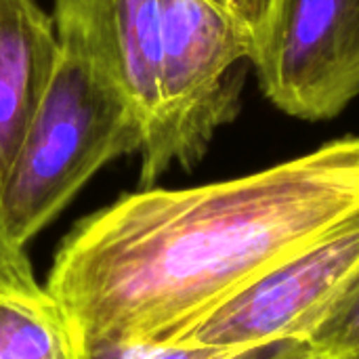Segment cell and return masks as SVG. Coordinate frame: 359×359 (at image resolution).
Instances as JSON below:
<instances>
[{"instance_id":"6da1fadb","label":"cell","mask_w":359,"mask_h":359,"mask_svg":"<svg viewBox=\"0 0 359 359\" xmlns=\"http://www.w3.org/2000/svg\"><path fill=\"white\" fill-rule=\"evenodd\" d=\"M359 212V135L269 168L141 187L80 219L46 286L74 347L181 343L276 263Z\"/></svg>"},{"instance_id":"7a4b0ae2","label":"cell","mask_w":359,"mask_h":359,"mask_svg":"<svg viewBox=\"0 0 359 359\" xmlns=\"http://www.w3.org/2000/svg\"><path fill=\"white\" fill-rule=\"evenodd\" d=\"M145 126L126 97L61 44L48 93L0 185V225L27 246L116 158L141 154Z\"/></svg>"},{"instance_id":"3957f363","label":"cell","mask_w":359,"mask_h":359,"mask_svg":"<svg viewBox=\"0 0 359 359\" xmlns=\"http://www.w3.org/2000/svg\"><path fill=\"white\" fill-rule=\"evenodd\" d=\"M160 120L141 149V187L179 164L196 166L217 130L242 109L246 67L255 40L208 0H160Z\"/></svg>"},{"instance_id":"277c9868","label":"cell","mask_w":359,"mask_h":359,"mask_svg":"<svg viewBox=\"0 0 359 359\" xmlns=\"http://www.w3.org/2000/svg\"><path fill=\"white\" fill-rule=\"evenodd\" d=\"M359 273V212L240 288L181 343L252 349L309 341Z\"/></svg>"},{"instance_id":"5b68a950","label":"cell","mask_w":359,"mask_h":359,"mask_svg":"<svg viewBox=\"0 0 359 359\" xmlns=\"http://www.w3.org/2000/svg\"><path fill=\"white\" fill-rule=\"evenodd\" d=\"M250 63L284 114L337 118L359 95V0H276Z\"/></svg>"},{"instance_id":"8992f818","label":"cell","mask_w":359,"mask_h":359,"mask_svg":"<svg viewBox=\"0 0 359 359\" xmlns=\"http://www.w3.org/2000/svg\"><path fill=\"white\" fill-rule=\"evenodd\" d=\"M61 44L82 53L126 97L145 126H158L162 4L160 0H55Z\"/></svg>"},{"instance_id":"52a82bcc","label":"cell","mask_w":359,"mask_h":359,"mask_svg":"<svg viewBox=\"0 0 359 359\" xmlns=\"http://www.w3.org/2000/svg\"><path fill=\"white\" fill-rule=\"evenodd\" d=\"M61 40L36 0H0V185L53 82Z\"/></svg>"},{"instance_id":"ba28073f","label":"cell","mask_w":359,"mask_h":359,"mask_svg":"<svg viewBox=\"0 0 359 359\" xmlns=\"http://www.w3.org/2000/svg\"><path fill=\"white\" fill-rule=\"evenodd\" d=\"M0 359H76L61 303L0 225Z\"/></svg>"},{"instance_id":"9c48e42d","label":"cell","mask_w":359,"mask_h":359,"mask_svg":"<svg viewBox=\"0 0 359 359\" xmlns=\"http://www.w3.org/2000/svg\"><path fill=\"white\" fill-rule=\"evenodd\" d=\"M76 359H320L307 341H280L252 349H215L187 343H137L78 349Z\"/></svg>"},{"instance_id":"30bf717a","label":"cell","mask_w":359,"mask_h":359,"mask_svg":"<svg viewBox=\"0 0 359 359\" xmlns=\"http://www.w3.org/2000/svg\"><path fill=\"white\" fill-rule=\"evenodd\" d=\"M307 343L320 359H359V273Z\"/></svg>"},{"instance_id":"8fae6325","label":"cell","mask_w":359,"mask_h":359,"mask_svg":"<svg viewBox=\"0 0 359 359\" xmlns=\"http://www.w3.org/2000/svg\"><path fill=\"white\" fill-rule=\"evenodd\" d=\"M223 13H227L236 23H240L255 40H259L261 32L267 25L271 8L276 0H208Z\"/></svg>"}]
</instances>
